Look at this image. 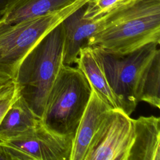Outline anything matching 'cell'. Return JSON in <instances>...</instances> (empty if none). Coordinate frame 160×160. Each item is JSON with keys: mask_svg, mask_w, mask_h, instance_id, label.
I'll return each mask as SVG.
<instances>
[{"mask_svg": "<svg viewBox=\"0 0 160 160\" xmlns=\"http://www.w3.org/2000/svg\"><path fill=\"white\" fill-rule=\"evenodd\" d=\"M18 96V92L17 90V88L15 91L8 95L7 96L0 99V123L2 118L4 117L5 113L11 106L12 103L16 99L17 96Z\"/></svg>", "mask_w": 160, "mask_h": 160, "instance_id": "obj_17", "label": "cell"}, {"mask_svg": "<svg viewBox=\"0 0 160 160\" xmlns=\"http://www.w3.org/2000/svg\"><path fill=\"white\" fill-rule=\"evenodd\" d=\"M126 0H89L85 5L84 16L89 19H99L116 9Z\"/></svg>", "mask_w": 160, "mask_h": 160, "instance_id": "obj_15", "label": "cell"}, {"mask_svg": "<svg viewBox=\"0 0 160 160\" xmlns=\"http://www.w3.org/2000/svg\"><path fill=\"white\" fill-rule=\"evenodd\" d=\"M134 139L133 119L111 108L94 135L85 160H128Z\"/></svg>", "mask_w": 160, "mask_h": 160, "instance_id": "obj_6", "label": "cell"}, {"mask_svg": "<svg viewBox=\"0 0 160 160\" xmlns=\"http://www.w3.org/2000/svg\"><path fill=\"white\" fill-rule=\"evenodd\" d=\"M13 0H0V19L4 16Z\"/></svg>", "mask_w": 160, "mask_h": 160, "instance_id": "obj_18", "label": "cell"}, {"mask_svg": "<svg viewBox=\"0 0 160 160\" xmlns=\"http://www.w3.org/2000/svg\"><path fill=\"white\" fill-rule=\"evenodd\" d=\"M134 139L128 160H160V118L133 119Z\"/></svg>", "mask_w": 160, "mask_h": 160, "instance_id": "obj_10", "label": "cell"}, {"mask_svg": "<svg viewBox=\"0 0 160 160\" xmlns=\"http://www.w3.org/2000/svg\"><path fill=\"white\" fill-rule=\"evenodd\" d=\"M40 119L18 95L0 123V142H8L24 134L32 129Z\"/></svg>", "mask_w": 160, "mask_h": 160, "instance_id": "obj_11", "label": "cell"}, {"mask_svg": "<svg viewBox=\"0 0 160 160\" xmlns=\"http://www.w3.org/2000/svg\"><path fill=\"white\" fill-rule=\"evenodd\" d=\"M89 0H76L62 9L15 24L0 19V77L15 80L27 54L49 31Z\"/></svg>", "mask_w": 160, "mask_h": 160, "instance_id": "obj_4", "label": "cell"}, {"mask_svg": "<svg viewBox=\"0 0 160 160\" xmlns=\"http://www.w3.org/2000/svg\"><path fill=\"white\" fill-rule=\"evenodd\" d=\"M16 89V86L14 80L0 77V99L13 92Z\"/></svg>", "mask_w": 160, "mask_h": 160, "instance_id": "obj_16", "label": "cell"}, {"mask_svg": "<svg viewBox=\"0 0 160 160\" xmlns=\"http://www.w3.org/2000/svg\"><path fill=\"white\" fill-rule=\"evenodd\" d=\"M151 43L160 44V0H126L101 18L88 46L124 54Z\"/></svg>", "mask_w": 160, "mask_h": 160, "instance_id": "obj_1", "label": "cell"}, {"mask_svg": "<svg viewBox=\"0 0 160 160\" xmlns=\"http://www.w3.org/2000/svg\"><path fill=\"white\" fill-rule=\"evenodd\" d=\"M76 1L13 0L1 19L8 24H15L62 9Z\"/></svg>", "mask_w": 160, "mask_h": 160, "instance_id": "obj_13", "label": "cell"}, {"mask_svg": "<svg viewBox=\"0 0 160 160\" xmlns=\"http://www.w3.org/2000/svg\"><path fill=\"white\" fill-rule=\"evenodd\" d=\"M160 49L147 65L140 84V101L160 108Z\"/></svg>", "mask_w": 160, "mask_h": 160, "instance_id": "obj_14", "label": "cell"}, {"mask_svg": "<svg viewBox=\"0 0 160 160\" xmlns=\"http://www.w3.org/2000/svg\"><path fill=\"white\" fill-rule=\"evenodd\" d=\"M159 44L151 43L131 52L112 53L92 47L106 78L129 116L140 101V84L144 71Z\"/></svg>", "mask_w": 160, "mask_h": 160, "instance_id": "obj_5", "label": "cell"}, {"mask_svg": "<svg viewBox=\"0 0 160 160\" xmlns=\"http://www.w3.org/2000/svg\"><path fill=\"white\" fill-rule=\"evenodd\" d=\"M64 38L61 22L31 49L16 73L18 95L40 118L49 89L63 64Z\"/></svg>", "mask_w": 160, "mask_h": 160, "instance_id": "obj_2", "label": "cell"}, {"mask_svg": "<svg viewBox=\"0 0 160 160\" xmlns=\"http://www.w3.org/2000/svg\"><path fill=\"white\" fill-rule=\"evenodd\" d=\"M72 141L49 129L40 119L27 132L5 142L17 149L22 160H70Z\"/></svg>", "mask_w": 160, "mask_h": 160, "instance_id": "obj_7", "label": "cell"}, {"mask_svg": "<svg viewBox=\"0 0 160 160\" xmlns=\"http://www.w3.org/2000/svg\"><path fill=\"white\" fill-rule=\"evenodd\" d=\"M91 91L80 69L63 64L48 94L41 122L52 131L73 139Z\"/></svg>", "mask_w": 160, "mask_h": 160, "instance_id": "obj_3", "label": "cell"}, {"mask_svg": "<svg viewBox=\"0 0 160 160\" xmlns=\"http://www.w3.org/2000/svg\"><path fill=\"white\" fill-rule=\"evenodd\" d=\"M76 64V67L84 74L91 86L112 108L122 109L91 46H85L80 50Z\"/></svg>", "mask_w": 160, "mask_h": 160, "instance_id": "obj_12", "label": "cell"}, {"mask_svg": "<svg viewBox=\"0 0 160 160\" xmlns=\"http://www.w3.org/2000/svg\"><path fill=\"white\" fill-rule=\"evenodd\" d=\"M72 141L70 160H85L91 141L112 108L92 87Z\"/></svg>", "mask_w": 160, "mask_h": 160, "instance_id": "obj_8", "label": "cell"}, {"mask_svg": "<svg viewBox=\"0 0 160 160\" xmlns=\"http://www.w3.org/2000/svg\"><path fill=\"white\" fill-rule=\"evenodd\" d=\"M85 5L69 14L62 21L64 38L62 62L65 65L76 63L80 50L88 46L91 36L96 31L101 18L89 19L84 16Z\"/></svg>", "mask_w": 160, "mask_h": 160, "instance_id": "obj_9", "label": "cell"}]
</instances>
